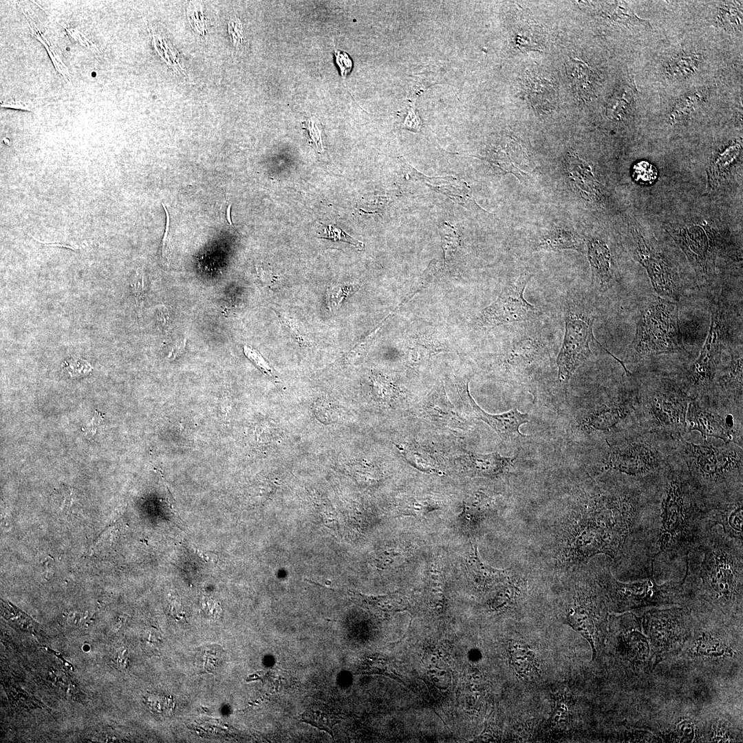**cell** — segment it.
<instances>
[{"instance_id":"obj_17","label":"cell","mask_w":743,"mask_h":743,"mask_svg":"<svg viewBox=\"0 0 743 743\" xmlns=\"http://www.w3.org/2000/svg\"><path fill=\"white\" fill-rule=\"evenodd\" d=\"M463 389L464 399L468 401L474 414L478 419L485 422L494 429L503 440L508 441L526 437L520 433L519 427L524 423L529 422L527 413H521L516 408L501 414L488 413L472 398L469 390V383H466Z\"/></svg>"},{"instance_id":"obj_10","label":"cell","mask_w":743,"mask_h":743,"mask_svg":"<svg viewBox=\"0 0 743 743\" xmlns=\"http://www.w3.org/2000/svg\"><path fill=\"white\" fill-rule=\"evenodd\" d=\"M595 316L578 303L568 304L563 344L557 363L559 380L567 382L591 356L590 345L598 343L593 334Z\"/></svg>"},{"instance_id":"obj_44","label":"cell","mask_w":743,"mask_h":743,"mask_svg":"<svg viewBox=\"0 0 743 743\" xmlns=\"http://www.w3.org/2000/svg\"><path fill=\"white\" fill-rule=\"evenodd\" d=\"M228 34L233 41V43L238 52L244 41L243 27L239 18L236 17L228 22Z\"/></svg>"},{"instance_id":"obj_15","label":"cell","mask_w":743,"mask_h":743,"mask_svg":"<svg viewBox=\"0 0 743 743\" xmlns=\"http://www.w3.org/2000/svg\"><path fill=\"white\" fill-rule=\"evenodd\" d=\"M637 259L645 268L659 297L678 301L682 294L679 280L663 258L638 232L633 233Z\"/></svg>"},{"instance_id":"obj_30","label":"cell","mask_w":743,"mask_h":743,"mask_svg":"<svg viewBox=\"0 0 743 743\" xmlns=\"http://www.w3.org/2000/svg\"><path fill=\"white\" fill-rule=\"evenodd\" d=\"M22 11L23 14L26 16L27 21L31 30L32 35L43 45V46L47 51L48 55L51 58V61L56 70L63 76V77L65 78V80L67 83H70L71 78L67 66L63 63L55 50L51 45L50 43L41 32L40 29L35 25V23L32 21V19L27 16L23 10H22Z\"/></svg>"},{"instance_id":"obj_1","label":"cell","mask_w":743,"mask_h":743,"mask_svg":"<svg viewBox=\"0 0 743 743\" xmlns=\"http://www.w3.org/2000/svg\"><path fill=\"white\" fill-rule=\"evenodd\" d=\"M684 605L725 618L742 615L743 547L715 526L685 557Z\"/></svg>"},{"instance_id":"obj_11","label":"cell","mask_w":743,"mask_h":743,"mask_svg":"<svg viewBox=\"0 0 743 743\" xmlns=\"http://www.w3.org/2000/svg\"><path fill=\"white\" fill-rule=\"evenodd\" d=\"M532 274L524 272L506 286L497 299L483 309L477 318L478 325L484 328L529 321L539 315L536 306L528 302L524 292Z\"/></svg>"},{"instance_id":"obj_20","label":"cell","mask_w":743,"mask_h":743,"mask_svg":"<svg viewBox=\"0 0 743 743\" xmlns=\"http://www.w3.org/2000/svg\"><path fill=\"white\" fill-rule=\"evenodd\" d=\"M588 258L592 270V284L599 290L605 291L612 286L613 273L612 256L607 245L601 239L588 243Z\"/></svg>"},{"instance_id":"obj_35","label":"cell","mask_w":743,"mask_h":743,"mask_svg":"<svg viewBox=\"0 0 743 743\" xmlns=\"http://www.w3.org/2000/svg\"><path fill=\"white\" fill-rule=\"evenodd\" d=\"M657 177V169L647 161H639L632 167V177L639 184L652 185L655 182Z\"/></svg>"},{"instance_id":"obj_4","label":"cell","mask_w":743,"mask_h":743,"mask_svg":"<svg viewBox=\"0 0 743 743\" xmlns=\"http://www.w3.org/2000/svg\"><path fill=\"white\" fill-rule=\"evenodd\" d=\"M641 431L674 438L687 433L686 416L693 398L682 376H636Z\"/></svg>"},{"instance_id":"obj_55","label":"cell","mask_w":743,"mask_h":743,"mask_svg":"<svg viewBox=\"0 0 743 743\" xmlns=\"http://www.w3.org/2000/svg\"><path fill=\"white\" fill-rule=\"evenodd\" d=\"M185 345H186V341L185 340H182L181 341H179V342L176 343L175 344L174 347L172 348L171 352L169 353V358L170 359L175 358L177 356H178L184 350V349L185 348Z\"/></svg>"},{"instance_id":"obj_36","label":"cell","mask_w":743,"mask_h":743,"mask_svg":"<svg viewBox=\"0 0 743 743\" xmlns=\"http://www.w3.org/2000/svg\"><path fill=\"white\" fill-rule=\"evenodd\" d=\"M440 233L444 258L447 259L457 251L460 246L459 235L455 228L447 222H443L440 225Z\"/></svg>"},{"instance_id":"obj_57","label":"cell","mask_w":743,"mask_h":743,"mask_svg":"<svg viewBox=\"0 0 743 743\" xmlns=\"http://www.w3.org/2000/svg\"><path fill=\"white\" fill-rule=\"evenodd\" d=\"M200 556L206 561L216 562L217 556L213 553L199 552Z\"/></svg>"},{"instance_id":"obj_38","label":"cell","mask_w":743,"mask_h":743,"mask_svg":"<svg viewBox=\"0 0 743 743\" xmlns=\"http://www.w3.org/2000/svg\"><path fill=\"white\" fill-rule=\"evenodd\" d=\"M187 17L192 28L204 36L207 30L206 20L200 4L191 3L187 8Z\"/></svg>"},{"instance_id":"obj_21","label":"cell","mask_w":743,"mask_h":743,"mask_svg":"<svg viewBox=\"0 0 743 743\" xmlns=\"http://www.w3.org/2000/svg\"><path fill=\"white\" fill-rule=\"evenodd\" d=\"M527 98L534 109L547 114L554 111L557 105L558 95L552 83L544 78L529 77L526 83Z\"/></svg>"},{"instance_id":"obj_29","label":"cell","mask_w":743,"mask_h":743,"mask_svg":"<svg viewBox=\"0 0 743 743\" xmlns=\"http://www.w3.org/2000/svg\"><path fill=\"white\" fill-rule=\"evenodd\" d=\"M488 507L487 498L485 496L477 495L470 502L464 504L460 515L461 522L467 528H473L486 517Z\"/></svg>"},{"instance_id":"obj_19","label":"cell","mask_w":743,"mask_h":743,"mask_svg":"<svg viewBox=\"0 0 743 743\" xmlns=\"http://www.w3.org/2000/svg\"><path fill=\"white\" fill-rule=\"evenodd\" d=\"M565 161L568 175L580 195L588 200L601 201L600 186L590 165L574 152H568Z\"/></svg>"},{"instance_id":"obj_7","label":"cell","mask_w":743,"mask_h":743,"mask_svg":"<svg viewBox=\"0 0 743 743\" xmlns=\"http://www.w3.org/2000/svg\"><path fill=\"white\" fill-rule=\"evenodd\" d=\"M654 570L653 564L649 577L624 583L612 575L609 567H603L596 571L595 578L613 607L619 612L683 605L681 581H670L658 585L654 579Z\"/></svg>"},{"instance_id":"obj_51","label":"cell","mask_w":743,"mask_h":743,"mask_svg":"<svg viewBox=\"0 0 743 743\" xmlns=\"http://www.w3.org/2000/svg\"><path fill=\"white\" fill-rule=\"evenodd\" d=\"M1 107L12 108L15 109H20L24 111H32L33 103L30 100H23L19 99L7 100L1 101Z\"/></svg>"},{"instance_id":"obj_3","label":"cell","mask_w":743,"mask_h":743,"mask_svg":"<svg viewBox=\"0 0 743 743\" xmlns=\"http://www.w3.org/2000/svg\"><path fill=\"white\" fill-rule=\"evenodd\" d=\"M676 451L684 462L691 480L713 507L743 497V449L733 443L715 446L675 438Z\"/></svg>"},{"instance_id":"obj_2","label":"cell","mask_w":743,"mask_h":743,"mask_svg":"<svg viewBox=\"0 0 743 743\" xmlns=\"http://www.w3.org/2000/svg\"><path fill=\"white\" fill-rule=\"evenodd\" d=\"M712 506L692 483L677 451L660 477V526L654 563L685 557L713 528Z\"/></svg>"},{"instance_id":"obj_16","label":"cell","mask_w":743,"mask_h":743,"mask_svg":"<svg viewBox=\"0 0 743 743\" xmlns=\"http://www.w3.org/2000/svg\"><path fill=\"white\" fill-rule=\"evenodd\" d=\"M681 656L691 659L718 660L734 658L737 652L718 634L696 625L684 647Z\"/></svg>"},{"instance_id":"obj_39","label":"cell","mask_w":743,"mask_h":743,"mask_svg":"<svg viewBox=\"0 0 743 743\" xmlns=\"http://www.w3.org/2000/svg\"><path fill=\"white\" fill-rule=\"evenodd\" d=\"M63 369L70 377H77L89 374L92 368L88 362L80 358L72 356L64 362Z\"/></svg>"},{"instance_id":"obj_33","label":"cell","mask_w":743,"mask_h":743,"mask_svg":"<svg viewBox=\"0 0 743 743\" xmlns=\"http://www.w3.org/2000/svg\"><path fill=\"white\" fill-rule=\"evenodd\" d=\"M358 289L357 284H336L328 288L327 301L331 311H336L343 301Z\"/></svg>"},{"instance_id":"obj_8","label":"cell","mask_w":743,"mask_h":743,"mask_svg":"<svg viewBox=\"0 0 743 743\" xmlns=\"http://www.w3.org/2000/svg\"><path fill=\"white\" fill-rule=\"evenodd\" d=\"M656 667L665 658L679 652L696 625L693 612L685 605L652 607L640 617Z\"/></svg>"},{"instance_id":"obj_42","label":"cell","mask_w":743,"mask_h":743,"mask_svg":"<svg viewBox=\"0 0 743 743\" xmlns=\"http://www.w3.org/2000/svg\"><path fill=\"white\" fill-rule=\"evenodd\" d=\"M323 235L320 237L347 242L359 250H362L364 247V244L363 242L353 238L341 229L331 225L328 226V227L325 229Z\"/></svg>"},{"instance_id":"obj_26","label":"cell","mask_w":743,"mask_h":743,"mask_svg":"<svg viewBox=\"0 0 743 743\" xmlns=\"http://www.w3.org/2000/svg\"><path fill=\"white\" fill-rule=\"evenodd\" d=\"M510 663L519 677L532 678L538 675L535 652L525 643L517 640L510 645Z\"/></svg>"},{"instance_id":"obj_48","label":"cell","mask_w":743,"mask_h":743,"mask_svg":"<svg viewBox=\"0 0 743 743\" xmlns=\"http://www.w3.org/2000/svg\"><path fill=\"white\" fill-rule=\"evenodd\" d=\"M162 205L163 208L164 209L165 213H166V226H165L164 234V237H163V239H162V257L164 259H166V261H167V263L169 264V251H170V235H169L170 217H169V211L166 209V207L165 206V205L164 204L163 202H162Z\"/></svg>"},{"instance_id":"obj_12","label":"cell","mask_w":743,"mask_h":743,"mask_svg":"<svg viewBox=\"0 0 743 743\" xmlns=\"http://www.w3.org/2000/svg\"><path fill=\"white\" fill-rule=\"evenodd\" d=\"M722 411L705 401L692 399L686 416L687 433L697 431L704 439L712 437L742 446V418L731 413L724 416Z\"/></svg>"},{"instance_id":"obj_13","label":"cell","mask_w":743,"mask_h":743,"mask_svg":"<svg viewBox=\"0 0 743 743\" xmlns=\"http://www.w3.org/2000/svg\"><path fill=\"white\" fill-rule=\"evenodd\" d=\"M596 579L577 594L566 615L567 623L590 644L595 658L606 621V607L595 586Z\"/></svg>"},{"instance_id":"obj_22","label":"cell","mask_w":743,"mask_h":743,"mask_svg":"<svg viewBox=\"0 0 743 743\" xmlns=\"http://www.w3.org/2000/svg\"><path fill=\"white\" fill-rule=\"evenodd\" d=\"M637 89L634 81L618 87L607 100L606 116L612 120H623L633 114L636 108Z\"/></svg>"},{"instance_id":"obj_45","label":"cell","mask_w":743,"mask_h":743,"mask_svg":"<svg viewBox=\"0 0 743 743\" xmlns=\"http://www.w3.org/2000/svg\"><path fill=\"white\" fill-rule=\"evenodd\" d=\"M335 61L340 69L341 76L344 79L352 69V61L348 54L340 50H334Z\"/></svg>"},{"instance_id":"obj_54","label":"cell","mask_w":743,"mask_h":743,"mask_svg":"<svg viewBox=\"0 0 743 743\" xmlns=\"http://www.w3.org/2000/svg\"><path fill=\"white\" fill-rule=\"evenodd\" d=\"M131 290L136 296H141L144 289V278L142 274H138L131 284Z\"/></svg>"},{"instance_id":"obj_9","label":"cell","mask_w":743,"mask_h":743,"mask_svg":"<svg viewBox=\"0 0 743 743\" xmlns=\"http://www.w3.org/2000/svg\"><path fill=\"white\" fill-rule=\"evenodd\" d=\"M728 310L722 298L712 305L707 336L697 358L682 376L693 398L707 399L722 363L728 330Z\"/></svg>"},{"instance_id":"obj_50","label":"cell","mask_w":743,"mask_h":743,"mask_svg":"<svg viewBox=\"0 0 743 743\" xmlns=\"http://www.w3.org/2000/svg\"><path fill=\"white\" fill-rule=\"evenodd\" d=\"M104 417L102 413L97 410H95L94 416L90 419L87 424L82 429L85 433L89 436H94L98 430V427L101 424Z\"/></svg>"},{"instance_id":"obj_56","label":"cell","mask_w":743,"mask_h":743,"mask_svg":"<svg viewBox=\"0 0 743 743\" xmlns=\"http://www.w3.org/2000/svg\"><path fill=\"white\" fill-rule=\"evenodd\" d=\"M127 652L125 649H119L117 652L116 660L118 666H119L120 667H125L126 666Z\"/></svg>"},{"instance_id":"obj_6","label":"cell","mask_w":743,"mask_h":743,"mask_svg":"<svg viewBox=\"0 0 743 743\" xmlns=\"http://www.w3.org/2000/svg\"><path fill=\"white\" fill-rule=\"evenodd\" d=\"M676 302L657 296L649 299L639 312L630 357H644L686 351L680 327Z\"/></svg>"},{"instance_id":"obj_25","label":"cell","mask_w":743,"mask_h":743,"mask_svg":"<svg viewBox=\"0 0 743 743\" xmlns=\"http://www.w3.org/2000/svg\"><path fill=\"white\" fill-rule=\"evenodd\" d=\"M567 69L574 94L579 100H590L596 88L595 76L592 70L585 62L576 58L569 62Z\"/></svg>"},{"instance_id":"obj_28","label":"cell","mask_w":743,"mask_h":743,"mask_svg":"<svg viewBox=\"0 0 743 743\" xmlns=\"http://www.w3.org/2000/svg\"><path fill=\"white\" fill-rule=\"evenodd\" d=\"M539 246L552 251L566 249L581 251L582 243L574 232L557 228L543 235L539 240Z\"/></svg>"},{"instance_id":"obj_49","label":"cell","mask_w":743,"mask_h":743,"mask_svg":"<svg viewBox=\"0 0 743 743\" xmlns=\"http://www.w3.org/2000/svg\"><path fill=\"white\" fill-rule=\"evenodd\" d=\"M515 42L517 47L521 50H539L537 43L529 34H518L515 38Z\"/></svg>"},{"instance_id":"obj_37","label":"cell","mask_w":743,"mask_h":743,"mask_svg":"<svg viewBox=\"0 0 743 743\" xmlns=\"http://www.w3.org/2000/svg\"><path fill=\"white\" fill-rule=\"evenodd\" d=\"M666 735L670 742H691L696 738V726L690 720L685 719L678 722L674 731Z\"/></svg>"},{"instance_id":"obj_43","label":"cell","mask_w":743,"mask_h":743,"mask_svg":"<svg viewBox=\"0 0 743 743\" xmlns=\"http://www.w3.org/2000/svg\"><path fill=\"white\" fill-rule=\"evenodd\" d=\"M244 354L266 375L275 378L276 374L268 363L263 358L258 351L249 346H244Z\"/></svg>"},{"instance_id":"obj_32","label":"cell","mask_w":743,"mask_h":743,"mask_svg":"<svg viewBox=\"0 0 743 743\" xmlns=\"http://www.w3.org/2000/svg\"><path fill=\"white\" fill-rule=\"evenodd\" d=\"M301 721L309 723L312 726L322 730H325L333 737L332 729L336 723L340 722L337 718L327 711L308 710L301 714Z\"/></svg>"},{"instance_id":"obj_14","label":"cell","mask_w":743,"mask_h":743,"mask_svg":"<svg viewBox=\"0 0 743 743\" xmlns=\"http://www.w3.org/2000/svg\"><path fill=\"white\" fill-rule=\"evenodd\" d=\"M610 620L612 626L617 630L619 651L624 658L634 669H654L655 666L651 646L643 631L640 617L629 611L619 615H612Z\"/></svg>"},{"instance_id":"obj_34","label":"cell","mask_w":743,"mask_h":743,"mask_svg":"<svg viewBox=\"0 0 743 743\" xmlns=\"http://www.w3.org/2000/svg\"><path fill=\"white\" fill-rule=\"evenodd\" d=\"M603 12V14L609 16L611 19L618 22L627 23L634 25H649L647 21L639 18L629 8H625L619 5L614 7V5H607Z\"/></svg>"},{"instance_id":"obj_53","label":"cell","mask_w":743,"mask_h":743,"mask_svg":"<svg viewBox=\"0 0 743 743\" xmlns=\"http://www.w3.org/2000/svg\"><path fill=\"white\" fill-rule=\"evenodd\" d=\"M733 737L729 735L728 729L724 726L717 725L713 727L711 733V741L713 742H733Z\"/></svg>"},{"instance_id":"obj_31","label":"cell","mask_w":743,"mask_h":743,"mask_svg":"<svg viewBox=\"0 0 743 743\" xmlns=\"http://www.w3.org/2000/svg\"><path fill=\"white\" fill-rule=\"evenodd\" d=\"M149 32L152 36V43L155 50L164 61L172 67L174 71L178 72L184 76H186V71L180 62L177 52L175 51L173 48L170 47L164 38L158 34H152L150 30H149Z\"/></svg>"},{"instance_id":"obj_27","label":"cell","mask_w":743,"mask_h":743,"mask_svg":"<svg viewBox=\"0 0 743 743\" xmlns=\"http://www.w3.org/2000/svg\"><path fill=\"white\" fill-rule=\"evenodd\" d=\"M423 409L428 417L436 420L449 422L457 417L443 385L431 390L425 400Z\"/></svg>"},{"instance_id":"obj_47","label":"cell","mask_w":743,"mask_h":743,"mask_svg":"<svg viewBox=\"0 0 743 743\" xmlns=\"http://www.w3.org/2000/svg\"><path fill=\"white\" fill-rule=\"evenodd\" d=\"M63 26L67 32V34L74 41H77L80 45L87 48L89 50H97L98 52L96 45L94 43H92L87 36H85V35L83 34L80 31L74 28L67 27L65 25H63Z\"/></svg>"},{"instance_id":"obj_40","label":"cell","mask_w":743,"mask_h":743,"mask_svg":"<svg viewBox=\"0 0 743 743\" xmlns=\"http://www.w3.org/2000/svg\"><path fill=\"white\" fill-rule=\"evenodd\" d=\"M220 647H216L211 646V647H206L200 650V656H202L203 661V671L202 672L213 673L217 669L220 664V658H222V654L219 652Z\"/></svg>"},{"instance_id":"obj_24","label":"cell","mask_w":743,"mask_h":743,"mask_svg":"<svg viewBox=\"0 0 743 743\" xmlns=\"http://www.w3.org/2000/svg\"><path fill=\"white\" fill-rule=\"evenodd\" d=\"M516 458L502 457L497 453H471L468 456L467 466L474 475L495 477L507 471Z\"/></svg>"},{"instance_id":"obj_46","label":"cell","mask_w":743,"mask_h":743,"mask_svg":"<svg viewBox=\"0 0 743 743\" xmlns=\"http://www.w3.org/2000/svg\"><path fill=\"white\" fill-rule=\"evenodd\" d=\"M160 636L157 632L149 630L145 632L142 636V645L147 652L155 653L161 643Z\"/></svg>"},{"instance_id":"obj_41","label":"cell","mask_w":743,"mask_h":743,"mask_svg":"<svg viewBox=\"0 0 743 743\" xmlns=\"http://www.w3.org/2000/svg\"><path fill=\"white\" fill-rule=\"evenodd\" d=\"M435 506L428 501L409 499L401 506V514L405 515H422L431 510H435Z\"/></svg>"},{"instance_id":"obj_18","label":"cell","mask_w":743,"mask_h":743,"mask_svg":"<svg viewBox=\"0 0 743 743\" xmlns=\"http://www.w3.org/2000/svg\"><path fill=\"white\" fill-rule=\"evenodd\" d=\"M711 526H721L729 538L742 543L743 497L713 506L709 511Z\"/></svg>"},{"instance_id":"obj_5","label":"cell","mask_w":743,"mask_h":743,"mask_svg":"<svg viewBox=\"0 0 743 743\" xmlns=\"http://www.w3.org/2000/svg\"><path fill=\"white\" fill-rule=\"evenodd\" d=\"M609 446L605 469H612L636 479L660 477L676 450L675 439L638 431Z\"/></svg>"},{"instance_id":"obj_52","label":"cell","mask_w":743,"mask_h":743,"mask_svg":"<svg viewBox=\"0 0 743 743\" xmlns=\"http://www.w3.org/2000/svg\"><path fill=\"white\" fill-rule=\"evenodd\" d=\"M306 126L312 141L315 143V145L319 151L320 148L323 151V149L321 138V131H319L313 118H310L307 120Z\"/></svg>"},{"instance_id":"obj_23","label":"cell","mask_w":743,"mask_h":743,"mask_svg":"<svg viewBox=\"0 0 743 743\" xmlns=\"http://www.w3.org/2000/svg\"><path fill=\"white\" fill-rule=\"evenodd\" d=\"M466 570L473 582L482 586L502 582L509 575L508 570H498L484 563L480 558L475 545H472L471 552L466 559Z\"/></svg>"},{"instance_id":"obj_58","label":"cell","mask_w":743,"mask_h":743,"mask_svg":"<svg viewBox=\"0 0 743 743\" xmlns=\"http://www.w3.org/2000/svg\"><path fill=\"white\" fill-rule=\"evenodd\" d=\"M231 206H232L231 204L228 205V206L226 208V220L228 221V224L230 225H231L232 226H233V222H232V220H231V217H230Z\"/></svg>"}]
</instances>
